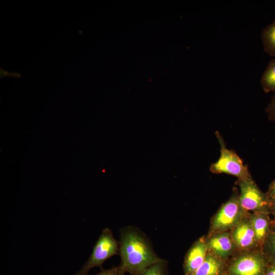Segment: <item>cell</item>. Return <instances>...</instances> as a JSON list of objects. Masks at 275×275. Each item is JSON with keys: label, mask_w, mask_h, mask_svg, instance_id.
Wrapping results in <instances>:
<instances>
[{"label": "cell", "mask_w": 275, "mask_h": 275, "mask_svg": "<svg viewBox=\"0 0 275 275\" xmlns=\"http://www.w3.org/2000/svg\"><path fill=\"white\" fill-rule=\"evenodd\" d=\"M265 193L271 206L275 205V179L270 184Z\"/></svg>", "instance_id": "cell-16"}, {"label": "cell", "mask_w": 275, "mask_h": 275, "mask_svg": "<svg viewBox=\"0 0 275 275\" xmlns=\"http://www.w3.org/2000/svg\"><path fill=\"white\" fill-rule=\"evenodd\" d=\"M224 275H225V274H224Z\"/></svg>", "instance_id": "cell-22"}, {"label": "cell", "mask_w": 275, "mask_h": 275, "mask_svg": "<svg viewBox=\"0 0 275 275\" xmlns=\"http://www.w3.org/2000/svg\"><path fill=\"white\" fill-rule=\"evenodd\" d=\"M221 145V155L218 159L212 164L210 170L216 174L225 173L234 176L238 180H245L251 177L246 166L234 152L228 149L220 134L216 132Z\"/></svg>", "instance_id": "cell-6"}, {"label": "cell", "mask_w": 275, "mask_h": 275, "mask_svg": "<svg viewBox=\"0 0 275 275\" xmlns=\"http://www.w3.org/2000/svg\"><path fill=\"white\" fill-rule=\"evenodd\" d=\"M120 268L131 275H140L152 264L160 261L146 234L138 227L128 226L120 231Z\"/></svg>", "instance_id": "cell-1"}, {"label": "cell", "mask_w": 275, "mask_h": 275, "mask_svg": "<svg viewBox=\"0 0 275 275\" xmlns=\"http://www.w3.org/2000/svg\"><path fill=\"white\" fill-rule=\"evenodd\" d=\"M260 248L268 263H275V222L273 221L270 232Z\"/></svg>", "instance_id": "cell-14"}, {"label": "cell", "mask_w": 275, "mask_h": 275, "mask_svg": "<svg viewBox=\"0 0 275 275\" xmlns=\"http://www.w3.org/2000/svg\"><path fill=\"white\" fill-rule=\"evenodd\" d=\"M140 275H169L168 261L162 259L148 267Z\"/></svg>", "instance_id": "cell-15"}, {"label": "cell", "mask_w": 275, "mask_h": 275, "mask_svg": "<svg viewBox=\"0 0 275 275\" xmlns=\"http://www.w3.org/2000/svg\"><path fill=\"white\" fill-rule=\"evenodd\" d=\"M120 270L119 266L110 269H102L100 272L95 275H118Z\"/></svg>", "instance_id": "cell-18"}, {"label": "cell", "mask_w": 275, "mask_h": 275, "mask_svg": "<svg viewBox=\"0 0 275 275\" xmlns=\"http://www.w3.org/2000/svg\"><path fill=\"white\" fill-rule=\"evenodd\" d=\"M270 214L265 212H253L248 215L260 246L268 235L273 223Z\"/></svg>", "instance_id": "cell-10"}, {"label": "cell", "mask_w": 275, "mask_h": 275, "mask_svg": "<svg viewBox=\"0 0 275 275\" xmlns=\"http://www.w3.org/2000/svg\"><path fill=\"white\" fill-rule=\"evenodd\" d=\"M124 271H123L121 268H120V271L118 273V275H124Z\"/></svg>", "instance_id": "cell-21"}, {"label": "cell", "mask_w": 275, "mask_h": 275, "mask_svg": "<svg viewBox=\"0 0 275 275\" xmlns=\"http://www.w3.org/2000/svg\"><path fill=\"white\" fill-rule=\"evenodd\" d=\"M264 275H275V263L268 264Z\"/></svg>", "instance_id": "cell-19"}, {"label": "cell", "mask_w": 275, "mask_h": 275, "mask_svg": "<svg viewBox=\"0 0 275 275\" xmlns=\"http://www.w3.org/2000/svg\"><path fill=\"white\" fill-rule=\"evenodd\" d=\"M226 262L208 252L201 265L192 275H224Z\"/></svg>", "instance_id": "cell-11"}, {"label": "cell", "mask_w": 275, "mask_h": 275, "mask_svg": "<svg viewBox=\"0 0 275 275\" xmlns=\"http://www.w3.org/2000/svg\"><path fill=\"white\" fill-rule=\"evenodd\" d=\"M248 214L240 204L236 189L211 218L207 234L230 231Z\"/></svg>", "instance_id": "cell-3"}, {"label": "cell", "mask_w": 275, "mask_h": 275, "mask_svg": "<svg viewBox=\"0 0 275 275\" xmlns=\"http://www.w3.org/2000/svg\"><path fill=\"white\" fill-rule=\"evenodd\" d=\"M269 263L261 248L238 251L226 263L225 275H264Z\"/></svg>", "instance_id": "cell-2"}, {"label": "cell", "mask_w": 275, "mask_h": 275, "mask_svg": "<svg viewBox=\"0 0 275 275\" xmlns=\"http://www.w3.org/2000/svg\"><path fill=\"white\" fill-rule=\"evenodd\" d=\"M248 215L230 231L238 251H251L260 248Z\"/></svg>", "instance_id": "cell-8"}, {"label": "cell", "mask_w": 275, "mask_h": 275, "mask_svg": "<svg viewBox=\"0 0 275 275\" xmlns=\"http://www.w3.org/2000/svg\"><path fill=\"white\" fill-rule=\"evenodd\" d=\"M239 186V201L247 213L265 212L270 214L271 205L266 193L258 187L252 177L245 180H237Z\"/></svg>", "instance_id": "cell-5"}, {"label": "cell", "mask_w": 275, "mask_h": 275, "mask_svg": "<svg viewBox=\"0 0 275 275\" xmlns=\"http://www.w3.org/2000/svg\"><path fill=\"white\" fill-rule=\"evenodd\" d=\"M264 50L271 56H275V18L261 32Z\"/></svg>", "instance_id": "cell-12"}, {"label": "cell", "mask_w": 275, "mask_h": 275, "mask_svg": "<svg viewBox=\"0 0 275 275\" xmlns=\"http://www.w3.org/2000/svg\"><path fill=\"white\" fill-rule=\"evenodd\" d=\"M260 82L265 92H273L275 94V58L268 63L262 75Z\"/></svg>", "instance_id": "cell-13"}, {"label": "cell", "mask_w": 275, "mask_h": 275, "mask_svg": "<svg viewBox=\"0 0 275 275\" xmlns=\"http://www.w3.org/2000/svg\"><path fill=\"white\" fill-rule=\"evenodd\" d=\"M270 214L273 216V221L275 222V205H272L271 207Z\"/></svg>", "instance_id": "cell-20"}, {"label": "cell", "mask_w": 275, "mask_h": 275, "mask_svg": "<svg viewBox=\"0 0 275 275\" xmlns=\"http://www.w3.org/2000/svg\"><path fill=\"white\" fill-rule=\"evenodd\" d=\"M266 112L270 120L275 121V94L272 96L270 102L267 105Z\"/></svg>", "instance_id": "cell-17"}, {"label": "cell", "mask_w": 275, "mask_h": 275, "mask_svg": "<svg viewBox=\"0 0 275 275\" xmlns=\"http://www.w3.org/2000/svg\"><path fill=\"white\" fill-rule=\"evenodd\" d=\"M208 253L206 236H203L193 243L185 256L184 274L192 275L203 263Z\"/></svg>", "instance_id": "cell-9"}, {"label": "cell", "mask_w": 275, "mask_h": 275, "mask_svg": "<svg viewBox=\"0 0 275 275\" xmlns=\"http://www.w3.org/2000/svg\"><path fill=\"white\" fill-rule=\"evenodd\" d=\"M119 241L115 238L109 229L105 228L97 239L88 260L74 275H88L89 271L95 267L103 269V263L113 256L119 254Z\"/></svg>", "instance_id": "cell-4"}, {"label": "cell", "mask_w": 275, "mask_h": 275, "mask_svg": "<svg viewBox=\"0 0 275 275\" xmlns=\"http://www.w3.org/2000/svg\"><path fill=\"white\" fill-rule=\"evenodd\" d=\"M208 252L227 261L238 250L230 231L206 235Z\"/></svg>", "instance_id": "cell-7"}]
</instances>
